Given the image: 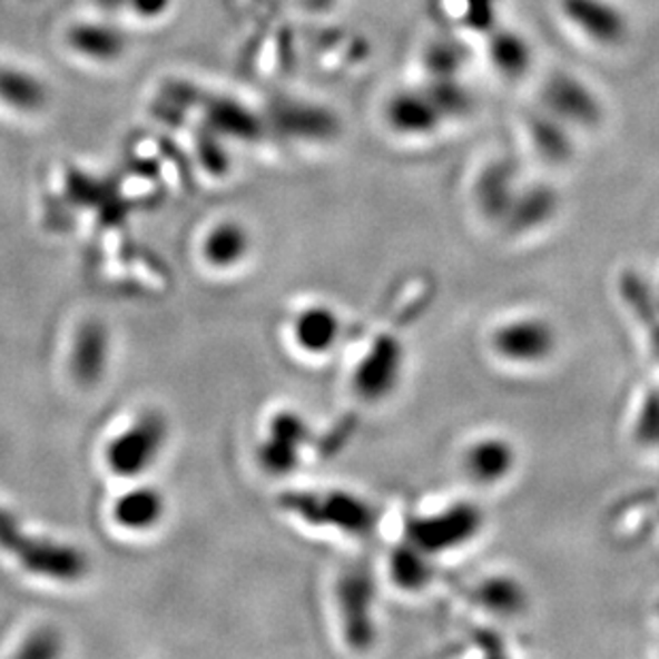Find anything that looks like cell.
I'll list each match as a JSON object with an SVG mask.
<instances>
[{
    "label": "cell",
    "instance_id": "cell-2",
    "mask_svg": "<svg viewBox=\"0 0 659 659\" xmlns=\"http://www.w3.org/2000/svg\"><path fill=\"white\" fill-rule=\"evenodd\" d=\"M167 440V421L146 412L128 430L114 437L105 451V461L114 474L139 476L156 461Z\"/></svg>",
    "mask_w": 659,
    "mask_h": 659
},
{
    "label": "cell",
    "instance_id": "cell-4",
    "mask_svg": "<svg viewBox=\"0 0 659 659\" xmlns=\"http://www.w3.org/2000/svg\"><path fill=\"white\" fill-rule=\"evenodd\" d=\"M107 331L101 323L83 325L77 333L71 358L77 381L83 384L99 381L107 365Z\"/></svg>",
    "mask_w": 659,
    "mask_h": 659
},
{
    "label": "cell",
    "instance_id": "cell-9",
    "mask_svg": "<svg viewBox=\"0 0 659 659\" xmlns=\"http://www.w3.org/2000/svg\"><path fill=\"white\" fill-rule=\"evenodd\" d=\"M56 640H51L50 635L35 636L32 642H28L24 649L26 656H53L56 649H51Z\"/></svg>",
    "mask_w": 659,
    "mask_h": 659
},
{
    "label": "cell",
    "instance_id": "cell-3",
    "mask_svg": "<svg viewBox=\"0 0 659 659\" xmlns=\"http://www.w3.org/2000/svg\"><path fill=\"white\" fill-rule=\"evenodd\" d=\"M163 514H165V498L153 486H137L128 491L114 506L116 523L130 532L153 530L154 525L163 519Z\"/></svg>",
    "mask_w": 659,
    "mask_h": 659
},
{
    "label": "cell",
    "instance_id": "cell-8",
    "mask_svg": "<svg viewBox=\"0 0 659 659\" xmlns=\"http://www.w3.org/2000/svg\"><path fill=\"white\" fill-rule=\"evenodd\" d=\"M132 7L144 18H156L165 13V9L169 7V0H132Z\"/></svg>",
    "mask_w": 659,
    "mask_h": 659
},
{
    "label": "cell",
    "instance_id": "cell-1",
    "mask_svg": "<svg viewBox=\"0 0 659 659\" xmlns=\"http://www.w3.org/2000/svg\"><path fill=\"white\" fill-rule=\"evenodd\" d=\"M0 551L26 572L56 583H76L88 568L83 553L76 547L24 532L20 521L4 508H0Z\"/></svg>",
    "mask_w": 659,
    "mask_h": 659
},
{
    "label": "cell",
    "instance_id": "cell-7",
    "mask_svg": "<svg viewBox=\"0 0 659 659\" xmlns=\"http://www.w3.org/2000/svg\"><path fill=\"white\" fill-rule=\"evenodd\" d=\"M327 325H330V321L321 312H307L305 316H302V321L297 325V337L307 348L323 346L325 337L330 333Z\"/></svg>",
    "mask_w": 659,
    "mask_h": 659
},
{
    "label": "cell",
    "instance_id": "cell-5",
    "mask_svg": "<svg viewBox=\"0 0 659 659\" xmlns=\"http://www.w3.org/2000/svg\"><path fill=\"white\" fill-rule=\"evenodd\" d=\"M248 250V235L235 223H223L214 228L204 244L205 258L214 267H230L233 263L242 260Z\"/></svg>",
    "mask_w": 659,
    "mask_h": 659
},
{
    "label": "cell",
    "instance_id": "cell-6",
    "mask_svg": "<svg viewBox=\"0 0 659 659\" xmlns=\"http://www.w3.org/2000/svg\"><path fill=\"white\" fill-rule=\"evenodd\" d=\"M71 43L92 58H114L122 50V37L107 26H77Z\"/></svg>",
    "mask_w": 659,
    "mask_h": 659
}]
</instances>
